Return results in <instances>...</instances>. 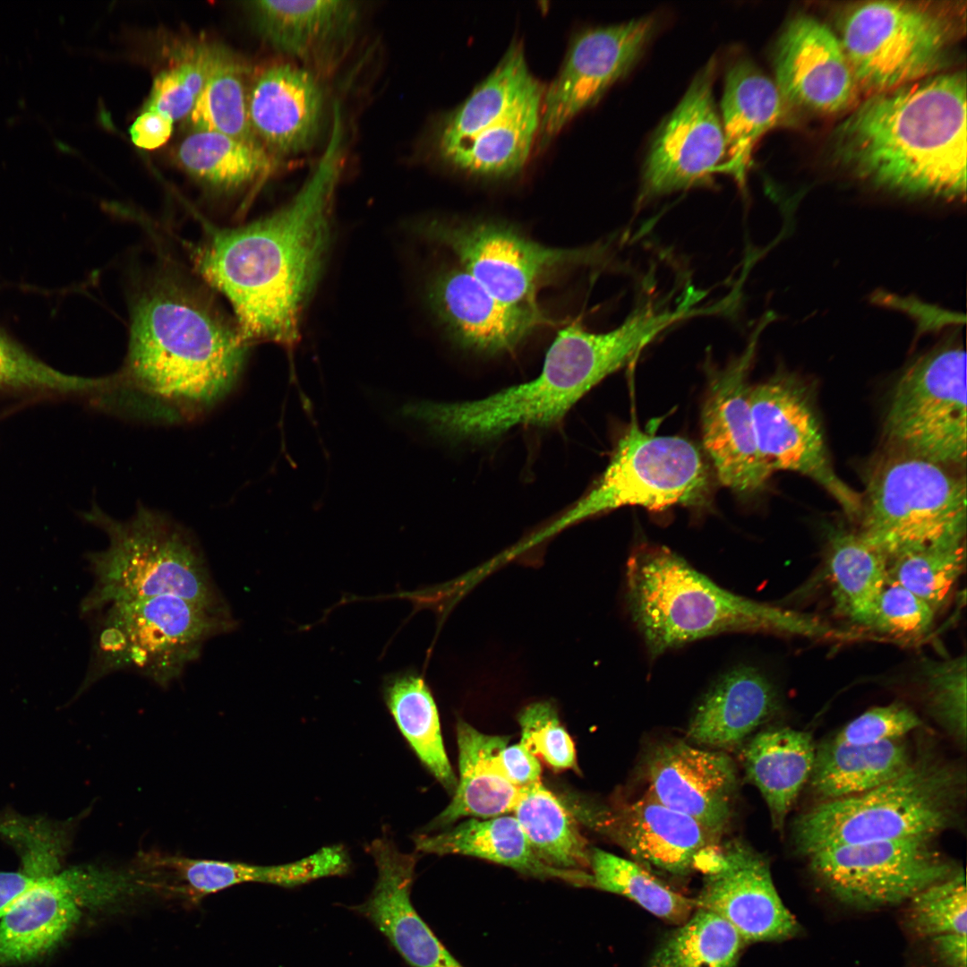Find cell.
<instances>
[{"instance_id": "obj_1", "label": "cell", "mask_w": 967, "mask_h": 967, "mask_svg": "<svg viewBox=\"0 0 967 967\" xmlns=\"http://www.w3.org/2000/svg\"><path fill=\"white\" fill-rule=\"evenodd\" d=\"M294 199L248 226L214 231L196 252L199 271L231 303L245 340L286 346L298 338L302 311L319 275L328 243L329 210L344 165L341 113Z\"/></svg>"}, {"instance_id": "obj_2", "label": "cell", "mask_w": 967, "mask_h": 967, "mask_svg": "<svg viewBox=\"0 0 967 967\" xmlns=\"http://www.w3.org/2000/svg\"><path fill=\"white\" fill-rule=\"evenodd\" d=\"M834 158L853 175L907 196L966 192V80L941 72L869 95L837 126Z\"/></svg>"}, {"instance_id": "obj_3", "label": "cell", "mask_w": 967, "mask_h": 967, "mask_svg": "<svg viewBox=\"0 0 967 967\" xmlns=\"http://www.w3.org/2000/svg\"><path fill=\"white\" fill-rule=\"evenodd\" d=\"M661 331L657 316L644 308L606 332L569 324L558 332L535 379L480 399L418 401L412 418L450 443L487 441L520 425H552L602 380L637 359Z\"/></svg>"}, {"instance_id": "obj_4", "label": "cell", "mask_w": 967, "mask_h": 967, "mask_svg": "<svg viewBox=\"0 0 967 967\" xmlns=\"http://www.w3.org/2000/svg\"><path fill=\"white\" fill-rule=\"evenodd\" d=\"M625 600L650 657L732 632L849 641V630L820 618L755 601L718 586L663 545L642 543L628 559Z\"/></svg>"}, {"instance_id": "obj_5", "label": "cell", "mask_w": 967, "mask_h": 967, "mask_svg": "<svg viewBox=\"0 0 967 967\" xmlns=\"http://www.w3.org/2000/svg\"><path fill=\"white\" fill-rule=\"evenodd\" d=\"M245 341L239 329L191 296L156 291L134 309L121 380L178 409L206 408L235 383Z\"/></svg>"}, {"instance_id": "obj_6", "label": "cell", "mask_w": 967, "mask_h": 967, "mask_svg": "<svg viewBox=\"0 0 967 967\" xmlns=\"http://www.w3.org/2000/svg\"><path fill=\"white\" fill-rule=\"evenodd\" d=\"M964 783L959 768L923 755L879 786L825 800L800 815L792 829L794 847L809 857L846 844L932 840L958 820Z\"/></svg>"}, {"instance_id": "obj_7", "label": "cell", "mask_w": 967, "mask_h": 967, "mask_svg": "<svg viewBox=\"0 0 967 967\" xmlns=\"http://www.w3.org/2000/svg\"><path fill=\"white\" fill-rule=\"evenodd\" d=\"M85 518L107 533L108 546L86 555L94 583L81 602V616L114 603L157 595H175L230 612L201 548L177 524L144 508L127 521L98 509Z\"/></svg>"}, {"instance_id": "obj_8", "label": "cell", "mask_w": 967, "mask_h": 967, "mask_svg": "<svg viewBox=\"0 0 967 967\" xmlns=\"http://www.w3.org/2000/svg\"><path fill=\"white\" fill-rule=\"evenodd\" d=\"M93 626L91 656L74 699L118 671L139 673L162 687L199 658L204 644L235 626L223 612L175 595L111 603Z\"/></svg>"}, {"instance_id": "obj_9", "label": "cell", "mask_w": 967, "mask_h": 967, "mask_svg": "<svg viewBox=\"0 0 967 967\" xmlns=\"http://www.w3.org/2000/svg\"><path fill=\"white\" fill-rule=\"evenodd\" d=\"M860 535L886 561L965 543L966 484L948 466L898 450L873 469Z\"/></svg>"}, {"instance_id": "obj_10", "label": "cell", "mask_w": 967, "mask_h": 967, "mask_svg": "<svg viewBox=\"0 0 967 967\" xmlns=\"http://www.w3.org/2000/svg\"><path fill=\"white\" fill-rule=\"evenodd\" d=\"M959 32L951 7L872 1L846 11L839 39L859 90L872 95L940 73Z\"/></svg>"}, {"instance_id": "obj_11", "label": "cell", "mask_w": 967, "mask_h": 967, "mask_svg": "<svg viewBox=\"0 0 967 967\" xmlns=\"http://www.w3.org/2000/svg\"><path fill=\"white\" fill-rule=\"evenodd\" d=\"M710 476L696 446L680 436L656 435L632 424L594 486L543 533L548 537L571 524L624 506L662 510L703 507Z\"/></svg>"}, {"instance_id": "obj_12", "label": "cell", "mask_w": 967, "mask_h": 967, "mask_svg": "<svg viewBox=\"0 0 967 967\" xmlns=\"http://www.w3.org/2000/svg\"><path fill=\"white\" fill-rule=\"evenodd\" d=\"M885 431L898 450L946 466L966 458V353L951 335L898 379Z\"/></svg>"}, {"instance_id": "obj_13", "label": "cell", "mask_w": 967, "mask_h": 967, "mask_svg": "<svg viewBox=\"0 0 967 967\" xmlns=\"http://www.w3.org/2000/svg\"><path fill=\"white\" fill-rule=\"evenodd\" d=\"M417 230L458 258L459 266L500 301L538 307L537 293L559 270L588 263L595 249L543 245L515 228L490 221L429 220Z\"/></svg>"}, {"instance_id": "obj_14", "label": "cell", "mask_w": 967, "mask_h": 967, "mask_svg": "<svg viewBox=\"0 0 967 967\" xmlns=\"http://www.w3.org/2000/svg\"><path fill=\"white\" fill-rule=\"evenodd\" d=\"M930 839L875 841L823 849L809 856L811 872L838 900L874 910L897 905L959 868Z\"/></svg>"}, {"instance_id": "obj_15", "label": "cell", "mask_w": 967, "mask_h": 967, "mask_svg": "<svg viewBox=\"0 0 967 967\" xmlns=\"http://www.w3.org/2000/svg\"><path fill=\"white\" fill-rule=\"evenodd\" d=\"M136 888L133 874L78 866L39 880L0 919V967L39 959L74 928L84 910Z\"/></svg>"}, {"instance_id": "obj_16", "label": "cell", "mask_w": 967, "mask_h": 967, "mask_svg": "<svg viewBox=\"0 0 967 967\" xmlns=\"http://www.w3.org/2000/svg\"><path fill=\"white\" fill-rule=\"evenodd\" d=\"M750 409L758 449L772 471L805 475L823 487L847 517L859 518L861 498L836 475L809 388L788 372L751 385Z\"/></svg>"}, {"instance_id": "obj_17", "label": "cell", "mask_w": 967, "mask_h": 967, "mask_svg": "<svg viewBox=\"0 0 967 967\" xmlns=\"http://www.w3.org/2000/svg\"><path fill=\"white\" fill-rule=\"evenodd\" d=\"M717 60L697 72L679 104L655 133L643 165L638 201L709 185L726 158L714 98Z\"/></svg>"}, {"instance_id": "obj_18", "label": "cell", "mask_w": 967, "mask_h": 967, "mask_svg": "<svg viewBox=\"0 0 967 967\" xmlns=\"http://www.w3.org/2000/svg\"><path fill=\"white\" fill-rule=\"evenodd\" d=\"M569 810L651 872L686 877L706 867L720 847L722 837L646 792L612 805L575 801Z\"/></svg>"}, {"instance_id": "obj_19", "label": "cell", "mask_w": 967, "mask_h": 967, "mask_svg": "<svg viewBox=\"0 0 967 967\" xmlns=\"http://www.w3.org/2000/svg\"><path fill=\"white\" fill-rule=\"evenodd\" d=\"M657 21L654 16H643L589 29L574 39L542 101V142L555 136L633 69L655 36Z\"/></svg>"}, {"instance_id": "obj_20", "label": "cell", "mask_w": 967, "mask_h": 967, "mask_svg": "<svg viewBox=\"0 0 967 967\" xmlns=\"http://www.w3.org/2000/svg\"><path fill=\"white\" fill-rule=\"evenodd\" d=\"M704 870L696 909L723 918L747 945L783 941L800 932L776 891L767 859L743 840L720 845Z\"/></svg>"}, {"instance_id": "obj_21", "label": "cell", "mask_w": 967, "mask_h": 967, "mask_svg": "<svg viewBox=\"0 0 967 967\" xmlns=\"http://www.w3.org/2000/svg\"><path fill=\"white\" fill-rule=\"evenodd\" d=\"M755 341L710 377L701 424L703 445L724 487L739 494L763 489L774 473L757 443L749 395V374Z\"/></svg>"}, {"instance_id": "obj_22", "label": "cell", "mask_w": 967, "mask_h": 967, "mask_svg": "<svg viewBox=\"0 0 967 967\" xmlns=\"http://www.w3.org/2000/svg\"><path fill=\"white\" fill-rule=\"evenodd\" d=\"M646 792L723 837L738 791L736 766L723 750L683 740L656 745L645 761Z\"/></svg>"}, {"instance_id": "obj_23", "label": "cell", "mask_w": 967, "mask_h": 967, "mask_svg": "<svg viewBox=\"0 0 967 967\" xmlns=\"http://www.w3.org/2000/svg\"><path fill=\"white\" fill-rule=\"evenodd\" d=\"M774 69L784 103L806 111L843 112L860 90L839 37L810 16H798L784 28Z\"/></svg>"}, {"instance_id": "obj_24", "label": "cell", "mask_w": 967, "mask_h": 967, "mask_svg": "<svg viewBox=\"0 0 967 967\" xmlns=\"http://www.w3.org/2000/svg\"><path fill=\"white\" fill-rule=\"evenodd\" d=\"M428 296L451 338L460 347L485 355L515 350L546 322L539 307L500 301L460 266L439 272Z\"/></svg>"}, {"instance_id": "obj_25", "label": "cell", "mask_w": 967, "mask_h": 967, "mask_svg": "<svg viewBox=\"0 0 967 967\" xmlns=\"http://www.w3.org/2000/svg\"><path fill=\"white\" fill-rule=\"evenodd\" d=\"M325 93L305 66L281 63L265 68L248 90V114L260 144L272 158L310 150L321 131Z\"/></svg>"}, {"instance_id": "obj_26", "label": "cell", "mask_w": 967, "mask_h": 967, "mask_svg": "<svg viewBox=\"0 0 967 967\" xmlns=\"http://www.w3.org/2000/svg\"><path fill=\"white\" fill-rule=\"evenodd\" d=\"M378 877L368 898L352 911L370 920L411 967H464L414 908L410 892L416 858L388 839L369 846Z\"/></svg>"}, {"instance_id": "obj_27", "label": "cell", "mask_w": 967, "mask_h": 967, "mask_svg": "<svg viewBox=\"0 0 967 967\" xmlns=\"http://www.w3.org/2000/svg\"><path fill=\"white\" fill-rule=\"evenodd\" d=\"M780 710L779 693L768 677L753 665H737L720 675L701 697L687 738L710 749H734Z\"/></svg>"}, {"instance_id": "obj_28", "label": "cell", "mask_w": 967, "mask_h": 967, "mask_svg": "<svg viewBox=\"0 0 967 967\" xmlns=\"http://www.w3.org/2000/svg\"><path fill=\"white\" fill-rule=\"evenodd\" d=\"M255 27L274 49L303 62H322L349 42L361 8L347 0L248 3Z\"/></svg>"}, {"instance_id": "obj_29", "label": "cell", "mask_w": 967, "mask_h": 967, "mask_svg": "<svg viewBox=\"0 0 967 967\" xmlns=\"http://www.w3.org/2000/svg\"><path fill=\"white\" fill-rule=\"evenodd\" d=\"M785 103L774 83L749 58L727 67L721 102L726 158L721 172L744 190L753 150L760 138L783 120Z\"/></svg>"}, {"instance_id": "obj_30", "label": "cell", "mask_w": 967, "mask_h": 967, "mask_svg": "<svg viewBox=\"0 0 967 967\" xmlns=\"http://www.w3.org/2000/svg\"><path fill=\"white\" fill-rule=\"evenodd\" d=\"M415 847L426 853L480 858L539 879H561L577 886L592 884L590 872L559 869L541 860L512 816L470 818L442 833L417 836Z\"/></svg>"}, {"instance_id": "obj_31", "label": "cell", "mask_w": 967, "mask_h": 967, "mask_svg": "<svg viewBox=\"0 0 967 967\" xmlns=\"http://www.w3.org/2000/svg\"><path fill=\"white\" fill-rule=\"evenodd\" d=\"M740 759L747 780L764 798L773 827L785 818L812 772L816 746L809 732L769 728L743 743Z\"/></svg>"}, {"instance_id": "obj_32", "label": "cell", "mask_w": 967, "mask_h": 967, "mask_svg": "<svg viewBox=\"0 0 967 967\" xmlns=\"http://www.w3.org/2000/svg\"><path fill=\"white\" fill-rule=\"evenodd\" d=\"M459 779L450 803L429 827L447 826L463 817L484 819L513 811L520 788L505 775L500 753L508 737L480 732L467 723L457 726Z\"/></svg>"}, {"instance_id": "obj_33", "label": "cell", "mask_w": 967, "mask_h": 967, "mask_svg": "<svg viewBox=\"0 0 967 967\" xmlns=\"http://www.w3.org/2000/svg\"><path fill=\"white\" fill-rule=\"evenodd\" d=\"M908 746L900 740L854 745L834 738L816 748L809 781L825 800L868 792L900 774L911 762Z\"/></svg>"}, {"instance_id": "obj_34", "label": "cell", "mask_w": 967, "mask_h": 967, "mask_svg": "<svg viewBox=\"0 0 967 967\" xmlns=\"http://www.w3.org/2000/svg\"><path fill=\"white\" fill-rule=\"evenodd\" d=\"M541 88L499 121L440 153L452 166L472 175L509 176L526 163L540 126Z\"/></svg>"}, {"instance_id": "obj_35", "label": "cell", "mask_w": 967, "mask_h": 967, "mask_svg": "<svg viewBox=\"0 0 967 967\" xmlns=\"http://www.w3.org/2000/svg\"><path fill=\"white\" fill-rule=\"evenodd\" d=\"M539 88L522 47L512 44L489 76L442 122L437 137L439 152L499 121Z\"/></svg>"}, {"instance_id": "obj_36", "label": "cell", "mask_w": 967, "mask_h": 967, "mask_svg": "<svg viewBox=\"0 0 967 967\" xmlns=\"http://www.w3.org/2000/svg\"><path fill=\"white\" fill-rule=\"evenodd\" d=\"M826 567L838 614L867 628L877 596L887 582L886 559L857 531L831 527Z\"/></svg>"}, {"instance_id": "obj_37", "label": "cell", "mask_w": 967, "mask_h": 967, "mask_svg": "<svg viewBox=\"0 0 967 967\" xmlns=\"http://www.w3.org/2000/svg\"><path fill=\"white\" fill-rule=\"evenodd\" d=\"M513 812L534 851L544 863L564 870L590 869L591 848L577 819L541 781L520 788Z\"/></svg>"}, {"instance_id": "obj_38", "label": "cell", "mask_w": 967, "mask_h": 967, "mask_svg": "<svg viewBox=\"0 0 967 967\" xmlns=\"http://www.w3.org/2000/svg\"><path fill=\"white\" fill-rule=\"evenodd\" d=\"M384 701L411 748L445 789L455 792L458 781L449 764L441 732L438 710L424 680L402 672L386 677Z\"/></svg>"}, {"instance_id": "obj_39", "label": "cell", "mask_w": 967, "mask_h": 967, "mask_svg": "<svg viewBox=\"0 0 967 967\" xmlns=\"http://www.w3.org/2000/svg\"><path fill=\"white\" fill-rule=\"evenodd\" d=\"M176 158L192 176L220 189L244 186L272 166V158L261 144L207 131L188 135L178 147Z\"/></svg>"}, {"instance_id": "obj_40", "label": "cell", "mask_w": 967, "mask_h": 967, "mask_svg": "<svg viewBox=\"0 0 967 967\" xmlns=\"http://www.w3.org/2000/svg\"><path fill=\"white\" fill-rule=\"evenodd\" d=\"M696 910L661 942L648 967H737L745 941L720 916Z\"/></svg>"}, {"instance_id": "obj_41", "label": "cell", "mask_w": 967, "mask_h": 967, "mask_svg": "<svg viewBox=\"0 0 967 967\" xmlns=\"http://www.w3.org/2000/svg\"><path fill=\"white\" fill-rule=\"evenodd\" d=\"M590 870L591 887L625 896L666 922L680 925L696 909L693 899L634 860L591 847Z\"/></svg>"}, {"instance_id": "obj_42", "label": "cell", "mask_w": 967, "mask_h": 967, "mask_svg": "<svg viewBox=\"0 0 967 967\" xmlns=\"http://www.w3.org/2000/svg\"><path fill=\"white\" fill-rule=\"evenodd\" d=\"M245 73L240 63L218 50L211 73L187 116L193 131L216 132L260 144L249 119Z\"/></svg>"}, {"instance_id": "obj_43", "label": "cell", "mask_w": 967, "mask_h": 967, "mask_svg": "<svg viewBox=\"0 0 967 967\" xmlns=\"http://www.w3.org/2000/svg\"><path fill=\"white\" fill-rule=\"evenodd\" d=\"M965 543L901 554L886 561L887 580L926 602L935 612L951 600L965 568Z\"/></svg>"}, {"instance_id": "obj_44", "label": "cell", "mask_w": 967, "mask_h": 967, "mask_svg": "<svg viewBox=\"0 0 967 967\" xmlns=\"http://www.w3.org/2000/svg\"><path fill=\"white\" fill-rule=\"evenodd\" d=\"M74 823L5 813L0 817V837L12 845L21 860L20 869L38 878L61 870L72 843Z\"/></svg>"}, {"instance_id": "obj_45", "label": "cell", "mask_w": 967, "mask_h": 967, "mask_svg": "<svg viewBox=\"0 0 967 967\" xmlns=\"http://www.w3.org/2000/svg\"><path fill=\"white\" fill-rule=\"evenodd\" d=\"M105 379L65 374L32 355L0 329V389L33 395L98 393Z\"/></svg>"}, {"instance_id": "obj_46", "label": "cell", "mask_w": 967, "mask_h": 967, "mask_svg": "<svg viewBox=\"0 0 967 967\" xmlns=\"http://www.w3.org/2000/svg\"><path fill=\"white\" fill-rule=\"evenodd\" d=\"M966 898L964 871L958 869L906 902L905 924L916 937L928 940L945 935H966Z\"/></svg>"}, {"instance_id": "obj_47", "label": "cell", "mask_w": 967, "mask_h": 967, "mask_svg": "<svg viewBox=\"0 0 967 967\" xmlns=\"http://www.w3.org/2000/svg\"><path fill=\"white\" fill-rule=\"evenodd\" d=\"M921 679L932 716L963 746L966 743V657L924 660Z\"/></svg>"}, {"instance_id": "obj_48", "label": "cell", "mask_w": 967, "mask_h": 967, "mask_svg": "<svg viewBox=\"0 0 967 967\" xmlns=\"http://www.w3.org/2000/svg\"><path fill=\"white\" fill-rule=\"evenodd\" d=\"M218 50L200 49L177 65L160 72L153 80L143 109L175 120L188 116L204 87Z\"/></svg>"}, {"instance_id": "obj_49", "label": "cell", "mask_w": 967, "mask_h": 967, "mask_svg": "<svg viewBox=\"0 0 967 967\" xmlns=\"http://www.w3.org/2000/svg\"><path fill=\"white\" fill-rule=\"evenodd\" d=\"M935 613L922 599L887 580L877 598L867 629L896 640H917L930 632Z\"/></svg>"}, {"instance_id": "obj_50", "label": "cell", "mask_w": 967, "mask_h": 967, "mask_svg": "<svg viewBox=\"0 0 967 967\" xmlns=\"http://www.w3.org/2000/svg\"><path fill=\"white\" fill-rule=\"evenodd\" d=\"M518 722L520 743L533 755L556 770L577 768L574 743L550 702L528 705L518 715Z\"/></svg>"}, {"instance_id": "obj_51", "label": "cell", "mask_w": 967, "mask_h": 967, "mask_svg": "<svg viewBox=\"0 0 967 967\" xmlns=\"http://www.w3.org/2000/svg\"><path fill=\"white\" fill-rule=\"evenodd\" d=\"M922 724L907 706L893 703L869 708L843 726L834 740L854 745L900 740Z\"/></svg>"}, {"instance_id": "obj_52", "label": "cell", "mask_w": 967, "mask_h": 967, "mask_svg": "<svg viewBox=\"0 0 967 967\" xmlns=\"http://www.w3.org/2000/svg\"><path fill=\"white\" fill-rule=\"evenodd\" d=\"M500 762L509 781L518 788L540 781L538 758L520 742L506 746L500 753Z\"/></svg>"}, {"instance_id": "obj_53", "label": "cell", "mask_w": 967, "mask_h": 967, "mask_svg": "<svg viewBox=\"0 0 967 967\" xmlns=\"http://www.w3.org/2000/svg\"><path fill=\"white\" fill-rule=\"evenodd\" d=\"M173 124L172 119L159 112L143 109L129 129L132 141L141 149H158L171 137Z\"/></svg>"}, {"instance_id": "obj_54", "label": "cell", "mask_w": 967, "mask_h": 967, "mask_svg": "<svg viewBox=\"0 0 967 967\" xmlns=\"http://www.w3.org/2000/svg\"><path fill=\"white\" fill-rule=\"evenodd\" d=\"M42 879V878H41ZM39 880L21 869L0 871V919Z\"/></svg>"}, {"instance_id": "obj_55", "label": "cell", "mask_w": 967, "mask_h": 967, "mask_svg": "<svg viewBox=\"0 0 967 967\" xmlns=\"http://www.w3.org/2000/svg\"><path fill=\"white\" fill-rule=\"evenodd\" d=\"M966 935L952 934L930 939L932 949L945 967H966Z\"/></svg>"}]
</instances>
